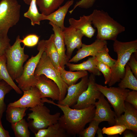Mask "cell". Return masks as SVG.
I'll return each instance as SVG.
<instances>
[{
  "instance_id": "4fadbf2b",
  "label": "cell",
  "mask_w": 137,
  "mask_h": 137,
  "mask_svg": "<svg viewBox=\"0 0 137 137\" xmlns=\"http://www.w3.org/2000/svg\"><path fill=\"white\" fill-rule=\"evenodd\" d=\"M24 94L19 100L10 103L8 106L27 108L34 107L37 105L44 104V98H42L39 89L36 87L23 91Z\"/></svg>"
},
{
  "instance_id": "7bdbcfd3",
  "label": "cell",
  "mask_w": 137,
  "mask_h": 137,
  "mask_svg": "<svg viewBox=\"0 0 137 137\" xmlns=\"http://www.w3.org/2000/svg\"><path fill=\"white\" fill-rule=\"evenodd\" d=\"M96 133L97 134V137H103L102 131V129L99 127H98Z\"/></svg>"
},
{
  "instance_id": "d4e9b609",
  "label": "cell",
  "mask_w": 137,
  "mask_h": 137,
  "mask_svg": "<svg viewBox=\"0 0 137 137\" xmlns=\"http://www.w3.org/2000/svg\"><path fill=\"white\" fill-rule=\"evenodd\" d=\"M59 71L62 79L68 86L76 84L79 79L88 75L87 71H67L61 67Z\"/></svg>"
},
{
  "instance_id": "7402d4cb",
  "label": "cell",
  "mask_w": 137,
  "mask_h": 137,
  "mask_svg": "<svg viewBox=\"0 0 137 137\" xmlns=\"http://www.w3.org/2000/svg\"><path fill=\"white\" fill-rule=\"evenodd\" d=\"M36 137H66L68 136L60 123L51 125L34 134Z\"/></svg>"
},
{
  "instance_id": "ee69618b",
  "label": "cell",
  "mask_w": 137,
  "mask_h": 137,
  "mask_svg": "<svg viewBox=\"0 0 137 137\" xmlns=\"http://www.w3.org/2000/svg\"><path fill=\"white\" fill-rule=\"evenodd\" d=\"M24 3L27 5H30L32 0H23Z\"/></svg>"
},
{
  "instance_id": "f546056e",
  "label": "cell",
  "mask_w": 137,
  "mask_h": 137,
  "mask_svg": "<svg viewBox=\"0 0 137 137\" xmlns=\"http://www.w3.org/2000/svg\"><path fill=\"white\" fill-rule=\"evenodd\" d=\"M11 127L16 137L30 136L28 123L24 119L15 123L11 124Z\"/></svg>"
},
{
  "instance_id": "4316f807",
  "label": "cell",
  "mask_w": 137,
  "mask_h": 137,
  "mask_svg": "<svg viewBox=\"0 0 137 137\" xmlns=\"http://www.w3.org/2000/svg\"><path fill=\"white\" fill-rule=\"evenodd\" d=\"M27 108L8 106L6 111L7 120L11 124L15 123L23 118Z\"/></svg>"
},
{
  "instance_id": "8fae6325",
  "label": "cell",
  "mask_w": 137,
  "mask_h": 137,
  "mask_svg": "<svg viewBox=\"0 0 137 137\" xmlns=\"http://www.w3.org/2000/svg\"><path fill=\"white\" fill-rule=\"evenodd\" d=\"M98 100L94 104L95 109L93 119L100 123L103 121L107 122L111 126L115 125L117 115L115 112L111 109L105 96L101 94Z\"/></svg>"
},
{
  "instance_id": "83f0119b",
  "label": "cell",
  "mask_w": 137,
  "mask_h": 137,
  "mask_svg": "<svg viewBox=\"0 0 137 137\" xmlns=\"http://www.w3.org/2000/svg\"><path fill=\"white\" fill-rule=\"evenodd\" d=\"M6 63L5 55L0 56V79L5 81L12 87L17 93L21 94L22 93V90L14 82L8 71Z\"/></svg>"
},
{
  "instance_id": "e0dca14e",
  "label": "cell",
  "mask_w": 137,
  "mask_h": 137,
  "mask_svg": "<svg viewBox=\"0 0 137 137\" xmlns=\"http://www.w3.org/2000/svg\"><path fill=\"white\" fill-rule=\"evenodd\" d=\"M107 44L106 40L98 39L90 45H87L83 43L81 48L78 49L76 54L69 59L68 62H77L89 56L95 57L97 53Z\"/></svg>"
},
{
  "instance_id": "8d00e7d4",
  "label": "cell",
  "mask_w": 137,
  "mask_h": 137,
  "mask_svg": "<svg viewBox=\"0 0 137 137\" xmlns=\"http://www.w3.org/2000/svg\"><path fill=\"white\" fill-rule=\"evenodd\" d=\"M7 35L0 34V56L5 55L6 50L11 46Z\"/></svg>"
},
{
  "instance_id": "8992f818",
  "label": "cell",
  "mask_w": 137,
  "mask_h": 137,
  "mask_svg": "<svg viewBox=\"0 0 137 137\" xmlns=\"http://www.w3.org/2000/svg\"><path fill=\"white\" fill-rule=\"evenodd\" d=\"M38 53L35 56H32L24 66L21 76L15 80L18 84V87L23 91L36 86L37 79L34 76L35 72L41 56L44 51L45 40H42L38 43Z\"/></svg>"
},
{
  "instance_id": "6da1fadb",
  "label": "cell",
  "mask_w": 137,
  "mask_h": 137,
  "mask_svg": "<svg viewBox=\"0 0 137 137\" xmlns=\"http://www.w3.org/2000/svg\"><path fill=\"white\" fill-rule=\"evenodd\" d=\"M46 101L57 106L63 112V114L60 116L58 121L68 136L79 134L86 125L93 119L95 109L94 105L83 109H76L56 104L47 99Z\"/></svg>"
},
{
  "instance_id": "ab89813d",
  "label": "cell",
  "mask_w": 137,
  "mask_h": 137,
  "mask_svg": "<svg viewBox=\"0 0 137 137\" xmlns=\"http://www.w3.org/2000/svg\"><path fill=\"white\" fill-rule=\"evenodd\" d=\"M135 76L137 78V61L133 53L127 63Z\"/></svg>"
},
{
  "instance_id": "7a4b0ae2",
  "label": "cell",
  "mask_w": 137,
  "mask_h": 137,
  "mask_svg": "<svg viewBox=\"0 0 137 137\" xmlns=\"http://www.w3.org/2000/svg\"><path fill=\"white\" fill-rule=\"evenodd\" d=\"M113 47L117 53V59L114 65L111 68V76L108 84L109 87L119 82L124 77L125 67L131 55L137 52V40L123 42L116 40L114 41Z\"/></svg>"
},
{
  "instance_id": "44dd1931",
  "label": "cell",
  "mask_w": 137,
  "mask_h": 137,
  "mask_svg": "<svg viewBox=\"0 0 137 137\" xmlns=\"http://www.w3.org/2000/svg\"><path fill=\"white\" fill-rule=\"evenodd\" d=\"M66 65L71 71H88L95 76L101 75L100 72L97 69L95 56L89 57L86 61L80 63L75 64L68 62Z\"/></svg>"
},
{
  "instance_id": "484cf974",
  "label": "cell",
  "mask_w": 137,
  "mask_h": 137,
  "mask_svg": "<svg viewBox=\"0 0 137 137\" xmlns=\"http://www.w3.org/2000/svg\"><path fill=\"white\" fill-rule=\"evenodd\" d=\"M118 84L119 88L123 89L128 88L137 91V80L127 64L125 67V73L123 78Z\"/></svg>"
},
{
  "instance_id": "52a82bcc",
  "label": "cell",
  "mask_w": 137,
  "mask_h": 137,
  "mask_svg": "<svg viewBox=\"0 0 137 137\" xmlns=\"http://www.w3.org/2000/svg\"><path fill=\"white\" fill-rule=\"evenodd\" d=\"M21 5L17 0H2L0 2V34L7 35L20 17Z\"/></svg>"
},
{
  "instance_id": "d6a6232c",
  "label": "cell",
  "mask_w": 137,
  "mask_h": 137,
  "mask_svg": "<svg viewBox=\"0 0 137 137\" xmlns=\"http://www.w3.org/2000/svg\"><path fill=\"white\" fill-rule=\"evenodd\" d=\"M90 123L89 126L85 129L84 128L79 134L80 137H95L100 123L93 119Z\"/></svg>"
},
{
  "instance_id": "b9f144b4",
  "label": "cell",
  "mask_w": 137,
  "mask_h": 137,
  "mask_svg": "<svg viewBox=\"0 0 137 137\" xmlns=\"http://www.w3.org/2000/svg\"><path fill=\"white\" fill-rule=\"evenodd\" d=\"M123 137H136L137 133L134 132L132 130L126 129L123 132Z\"/></svg>"
},
{
  "instance_id": "f1b7e54d",
  "label": "cell",
  "mask_w": 137,
  "mask_h": 137,
  "mask_svg": "<svg viewBox=\"0 0 137 137\" xmlns=\"http://www.w3.org/2000/svg\"><path fill=\"white\" fill-rule=\"evenodd\" d=\"M36 1L32 0L28 10L24 14L25 17L30 20L31 24L33 26L35 24L40 25V21L42 20L43 18L45 16L39 12Z\"/></svg>"
},
{
  "instance_id": "ac0fdd59",
  "label": "cell",
  "mask_w": 137,
  "mask_h": 137,
  "mask_svg": "<svg viewBox=\"0 0 137 137\" xmlns=\"http://www.w3.org/2000/svg\"><path fill=\"white\" fill-rule=\"evenodd\" d=\"M49 24L53 27L54 32V42L59 56L60 67L65 68L69 59L65 53V46L62 30L57 25L49 22Z\"/></svg>"
},
{
  "instance_id": "cb8c5ba5",
  "label": "cell",
  "mask_w": 137,
  "mask_h": 137,
  "mask_svg": "<svg viewBox=\"0 0 137 137\" xmlns=\"http://www.w3.org/2000/svg\"><path fill=\"white\" fill-rule=\"evenodd\" d=\"M64 0H36L41 13L47 16L54 11L62 5Z\"/></svg>"
},
{
  "instance_id": "74e56055",
  "label": "cell",
  "mask_w": 137,
  "mask_h": 137,
  "mask_svg": "<svg viewBox=\"0 0 137 137\" xmlns=\"http://www.w3.org/2000/svg\"><path fill=\"white\" fill-rule=\"evenodd\" d=\"M97 0H81L77 2L73 8L69 12L71 14L75 9L77 7L85 8L88 9L91 7Z\"/></svg>"
},
{
  "instance_id": "9c48e42d",
  "label": "cell",
  "mask_w": 137,
  "mask_h": 137,
  "mask_svg": "<svg viewBox=\"0 0 137 137\" xmlns=\"http://www.w3.org/2000/svg\"><path fill=\"white\" fill-rule=\"evenodd\" d=\"M97 89L106 97L113 107L117 117L124 112V105L126 98L130 91L119 87H108L96 83Z\"/></svg>"
},
{
  "instance_id": "277c9868",
  "label": "cell",
  "mask_w": 137,
  "mask_h": 137,
  "mask_svg": "<svg viewBox=\"0 0 137 137\" xmlns=\"http://www.w3.org/2000/svg\"><path fill=\"white\" fill-rule=\"evenodd\" d=\"M21 41L20 36H18L14 44L6 50L5 54L6 59L7 69L13 81L22 75L23 64L29 57L24 53L25 46H21Z\"/></svg>"
},
{
  "instance_id": "60d3db41",
  "label": "cell",
  "mask_w": 137,
  "mask_h": 137,
  "mask_svg": "<svg viewBox=\"0 0 137 137\" xmlns=\"http://www.w3.org/2000/svg\"><path fill=\"white\" fill-rule=\"evenodd\" d=\"M1 119L0 118V137H10L9 132L5 130L3 127L2 124Z\"/></svg>"
},
{
  "instance_id": "d6986e66",
  "label": "cell",
  "mask_w": 137,
  "mask_h": 137,
  "mask_svg": "<svg viewBox=\"0 0 137 137\" xmlns=\"http://www.w3.org/2000/svg\"><path fill=\"white\" fill-rule=\"evenodd\" d=\"M92 15H83L76 20L71 18L69 19L70 25L80 30L84 36L88 38H92L94 35L96 30L92 26Z\"/></svg>"
},
{
  "instance_id": "7c38bea8",
  "label": "cell",
  "mask_w": 137,
  "mask_h": 137,
  "mask_svg": "<svg viewBox=\"0 0 137 137\" xmlns=\"http://www.w3.org/2000/svg\"><path fill=\"white\" fill-rule=\"evenodd\" d=\"M36 77L37 80L36 87L39 91L42 98L48 97L58 101L60 93L57 84L44 75Z\"/></svg>"
},
{
  "instance_id": "ba28073f",
  "label": "cell",
  "mask_w": 137,
  "mask_h": 137,
  "mask_svg": "<svg viewBox=\"0 0 137 137\" xmlns=\"http://www.w3.org/2000/svg\"><path fill=\"white\" fill-rule=\"evenodd\" d=\"M42 74L52 80L57 84L60 93L58 102L63 100L65 96L68 86L62 79L59 72L55 67L44 51L39 61L34 73L35 77Z\"/></svg>"
},
{
  "instance_id": "603a6c76",
  "label": "cell",
  "mask_w": 137,
  "mask_h": 137,
  "mask_svg": "<svg viewBox=\"0 0 137 137\" xmlns=\"http://www.w3.org/2000/svg\"><path fill=\"white\" fill-rule=\"evenodd\" d=\"M54 34H52L48 39L45 40L44 52L59 71L61 67L59 64V55L54 43Z\"/></svg>"
},
{
  "instance_id": "1f68e13d",
  "label": "cell",
  "mask_w": 137,
  "mask_h": 137,
  "mask_svg": "<svg viewBox=\"0 0 137 137\" xmlns=\"http://www.w3.org/2000/svg\"><path fill=\"white\" fill-rule=\"evenodd\" d=\"M109 50L107 45L105 46L95 56L97 60L107 65L111 68L115 63L116 60L111 58L109 55Z\"/></svg>"
},
{
  "instance_id": "5b68a950",
  "label": "cell",
  "mask_w": 137,
  "mask_h": 137,
  "mask_svg": "<svg viewBox=\"0 0 137 137\" xmlns=\"http://www.w3.org/2000/svg\"><path fill=\"white\" fill-rule=\"evenodd\" d=\"M29 110L31 112L28 115L29 128L34 134L57 123L60 116L59 112L51 114L50 110L44 104L30 108Z\"/></svg>"
},
{
  "instance_id": "2e32d148",
  "label": "cell",
  "mask_w": 137,
  "mask_h": 137,
  "mask_svg": "<svg viewBox=\"0 0 137 137\" xmlns=\"http://www.w3.org/2000/svg\"><path fill=\"white\" fill-rule=\"evenodd\" d=\"M124 114L115 118V125H123L126 129L137 133V109L130 103L125 101Z\"/></svg>"
},
{
  "instance_id": "4dcf8cb0",
  "label": "cell",
  "mask_w": 137,
  "mask_h": 137,
  "mask_svg": "<svg viewBox=\"0 0 137 137\" xmlns=\"http://www.w3.org/2000/svg\"><path fill=\"white\" fill-rule=\"evenodd\" d=\"M13 89L12 87L7 82L3 80L0 79V118H2L3 114L6 109L4 101L6 95Z\"/></svg>"
},
{
  "instance_id": "3957f363",
  "label": "cell",
  "mask_w": 137,
  "mask_h": 137,
  "mask_svg": "<svg viewBox=\"0 0 137 137\" xmlns=\"http://www.w3.org/2000/svg\"><path fill=\"white\" fill-rule=\"evenodd\" d=\"M91 14L92 24L97 30V39L114 41L125 30L124 27L102 10L94 9Z\"/></svg>"
},
{
  "instance_id": "f35d334b",
  "label": "cell",
  "mask_w": 137,
  "mask_h": 137,
  "mask_svg": "<svg viewBox=\"0 0 137 137\" xmlns=\"http://www.w3.org/2000/svg\"><path fill=\"white\" fill-rule=\"evenodd\" d=\"M125 101L131 104L137 109V91H130L128 92L125 99Z\"/></svg>"
},
{
  "instance_id": "ffe728a7",
  "label": "cell",
  "mask_w": 137,
  "mask_h": 137,
  "mask_svg": "<svg viewBox=\"0 0 137 137\" xmlns=\"http://www.w3.org/2000/svg\"><path fill=\"white\" fill-rule=\"evenodd\" d=\"M73 0L67 1L56 11L47 16H45L42 20H47L60 27L62 30L65 27L64 21L65 16L70 7L73 4Z\"/></svg>"
},
{
  "instance_id": "836d02e7",
  "label": "cell",
  "mask_w": 137,
  "mask_h": 137,
  "mask_svg": "<svg viewBox=\"0 0 137 137\" xmlns=\"http://www.w3.org/2000/svg\"><path fill=\"white\" fill-rule=\"evenodd\" d=\"M96 65L97 69L103 74L105 79V84H108L111 77V68L107 65L96 59Z\"/></svg>"
},
{
  "instance_id": "30bf717a",
  "label": "cell",
  "mask_w": 137,
  "mask_h": 137,
  "mask_svg": "<svg viewBox=\"0 0 137 137\" xmlns=\"http://www.w3.org/2000/svg\"><path fill=\"white\" fill-rule=\"evenodd\" d=\"M88 78L87 88L79 96L77 102L72 106L73 108L81 109L94 105L102 94L96 85L95 75L91 73Z\"/></svg>"
},
{
  "instance_id": "d590c367",
  "label": "cell",
  "mask_w": 137,
  "mask_h": 137,
  "mask_svg": "<svg viewBox=\"0 0 137 137\" xmlns=\"http://www.w3.org/2000/svg\"><path fill=\"white\" fill-rule=\"evenodd\" d=\"M39 37L34 34H31L25 36L21 40L24 46L29 47L35 46L38 43Z\"/></svg>"
},
{
  "instance_id": "5bb4252c",
  "label": "cell",
  "mask_w": 137,
  "mask_h": 137,
  "mask_svg": "<svg viewBox=\"0 0 137 137\" xmlns=\"http://www.w3.org/2000/svg\"><path fill=\"white\" fill-rule=\"evenodd\" d=\"M62 30L67 48L66 54L69 59L74 49L78 50L81 48L83 44L82 39L84 36L81 31L71 25L65 27Z\"/></svg>"
},
{
  "instance_id": "9a60e30c",
  "label": "cell",
  "mask_w": 137,
  "mask_h": 137,
  "mask_svg": "<svg viewBox=\"0 0 137 137\" xmlns=\"http://www.w3.org/2000/svg\"><path fill=\"white\" fill-rule=\"evenodd\" d=\"M88 75L81 78V80L78 83L68 86L66 95L58 104L70 107L76 104L79 96L88 88Z\"/></svg>"
},
{
  "instance_id": "e575fe53",
  "label": "cell",
  "mask_w": 137,
  "mask_h": 137,
  "mask_svg": "<svg viewBox=\"0 0 137 137\" xmlns=\"http://www.w3.org/2000/svg\"><path fill=\"white\" fill-rule=\"evenodd\" d=\"M126 129L123 125H114L109 127H104L102 130L103 134L110 136L118 134L121 135Z\"/></svg>"
}]
</instances>
